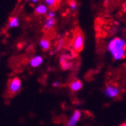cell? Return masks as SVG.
<instances>
[{
    "instance_id": "cell-1",
    "label": "cell",
    "mask_w": 126,
    "mask_h": 126,
    "mask_svg": "<svg viewBox=\"0 0 126 126\" xmlns=\"http://www.w3.org/2000/svg\"><path fill=\"white\" fill-rule=\"evenodd\" d=\"M108 49L115 60H121L126 55V41L119 38H115L108 44Z\"/></svg>"
},
{
    "instance_id": "cell-2",
    "label": "cell",
    "mask_w": 126,
    "mask_h": 126,
    "mask_svg": "<svg viewBox=\"0 0 126 126\" xmlns=\"http://www.w3.org/2000/svg\"><path fill=\"white\" fill-rule=\"evenodd\" d=\"M83 44H84V37L82 34V33L78 32L74 36L73 41V47L74 50H76L77 52L82 50L83 47Z\"/></svg>"
},
{
    "instance_id": "cell-3",
    "label": "cell",
    "mask_w": 126,
    "mask_h": 126,
    "mask_svg": "<svg viewBox=\"0 0 126 126\" xmlns=\"http://www.w3.org/2000/svg\"><path fill=\"white\" fill-rule=\"evenodd\" d=\"M21 80L16 77L12 79L11 81H10V83H9V91L12 94H15L16 93L19 91V90L21 89Z\"/></svg>"
},
{
    "instance_id": "cell-4",
    "label": "cell",
    "mask_w": 126,
    "mask_h": 126,
    "mask_svg": "<svg viewBox=\"0 0 126 126\" xmlns=\"http://www.w3.org/2000/svg\"><path fill=\"white\" fill-rule=\"evenodd\" d=\"M119 93V90L118 88L113 86H109L106 87L105 94L106 96L109 98H114L115 96Z\"/></svg>"
},
{
    "instance_id": "cell-5",
    "label": "cell",
    "mask_w": 126,
    "mask_h": 126,
    "mask_svg": "<svg viewBox=\"0 0 126 126\" xmlns=\"http://www.w3.org/2000/svg\"><path fill=\"white\" fill-rule=\"evenodd\" d=\"M80 116H81V112L78 110H76L75 112H73L71 118H70V120L67 122L66 126H75L76 124L77 123V122L79 121V119L80 118Z\"/></svg>"
},
{
    "instance_id": "cell-6",
    "label": "cell",
    "mask_w": 126,
    "mask_h": 126,
    "mask_svg": "<svg viewBox=\"0 0 126 126\" xmlns=\"http://www.w3.org/2000/svg\"><path fill=\"white\" fill-rule=\"evenodd\" d=\"M34 11H35V13L38 15H45L48 13V8L47 5L44 4H41V5H38V6H36Z\"/></svg>"
},
{
    "instance_id": "cell-7",
    "label": "cell",
    "mask_w": 126,
    "mask_h": 126,
    "mask_svg": "<svg viewBox=\"0 0 126 126\" xmlns=\"http://www.w3.org/2000/svg\"><path fill=\"white\" fill-rule=\"evenodd\" d=\"M42 62H43V58L41 56H36L31 60L30 64L33 67H37V66H40L42 63Z\"/></svg>"
},
{
    "instance_id": "cell-8",
    "label": "cell",
    "mask_w": 126,
    "mask_h": 126,
    "mask_svg": "<svg viewBox=\"0 0 126 126\" xmlns=\"http://www.w3.org/2000/svg\"><path fill=\"white\" fill-rule=\"evenodd\" d=\"M55 24V18H47L44 21V28L45 30H49L52 28Z\"/></svg>"
},
{
    "instance_id": "cell-9",
    "label": "cell",
    "mask_w": 126,
    "mask_h": 126,
    "mask_svg": "<svg viewBox=\"0 0 126 126\" xmlns=\"http://www.w3.org/2000/svg\"><path fill=\"white\" fill-rule=\"evenodd\" d=\"M19 19L18 17L15 16V17H12L10 18L9 21V27L11 28H17L19 26Z\"/></svg>"
},
{
    "instance_id": "cell-10",
    "label": "cell",
    "mask_w": 126,
    "mask_h": 126,
    "mask_svg": "<svg viewBox=\"0 0 126 126\" xmlns=\"http://www.w3.org/2000/svg\"><path fill=\"white\" fill-rule=\"evenodd\" d=\"M82 83L80 82L79 80H76V81H73V83H71L70 84V89L71 90L73 91H78L81 88H82Z\"/></svg>"
},
{
    "instance_id": "cell-11",
    "label": "cell",
    "mask_w": 126,
    "mask_h": 126,
    "mask_svg": "<svg viewBox=\"0 0 126 126\" xmlns=\"http://www.w3.org/2000/svg\"><path fill=\"white\" fill-rule=\"evenodd\" d=\"M40 46H41V47L43 50H47L50 47V41L47 39H46V38H42L40 41Z\"/></svg>"
},
{
    "instance_id": "cell-12",
    "label": "cell",
    "mask_w": 126,
    "mask_h": 126,
    "mask_svg": "<svg viewBox=\"0 0 126 126\" xmlns=\"http://www.w3.org/2000/svg\"><path fill=\"white\" fill-rule=\"evenodd\" d=\"M57 0H44V2H45L46 5L47 6H54L55 5V3L57 2Z\"/></svg>"
},
{
    "instance_id": "cell-13",
    "label": "cell",
    "mask_w": 126,
    "mask_h": 126,
    "mask_svg": "<svg viewBox=\"0 0 126 126\" xmlns=\"http://www.w3.org/2000/svg\"><path fill=\"white\" fill-rule=\"evenodd\" d=\"M70 9L72 11H76L77 8V2L75 1H71L70 2Z\"/></svg>"
},
{
    "instance_id": "cell-14",
    "label": "cell",
    "mask_w": 126,
    "mask_h": 126,
    "mask_svg": "<svg viewBox=\"0 0 126 126\" xmlns=\"http://www.w3.org/2000/svg\"><path fill=\"white\" fill-rule=\"evenodd\" d=\"M56 14L54 11H50L47 13V18H55Z\"/></svg>"
},
{
    "instance_id": "cell-15",
    "label": "cell",
    "mask_w": 126,
    "mask_h": 126,
    "mask_svg": "<svg viewBox=\"0 0 126 126\" xmlns=\"http://www.w3.org/2000/svg\"><path fill=\"white\" fill-rule=\"evenodd\" d=\"M28 1H30V2H32L33 3H36V2H38L39 0H28Z\"/></svg>"
},
{
    "instance_id": "cell-16",
    "label": "cell",
    "mask_w": 126,
    "mask_h": 126,
    "mask_svg": "<svg viewBox=\"0 0 126 126\" xmlns=\"http://www.w3.org/2000/svg\"><path fill=\"white\" fill-rule=\"evenodd\" d=\"M53 85H54V86L57 87V86H59V83H58V82H55Z\"/></svg>"
},
{
    "instance_id": "cell-17",
    "label": "cell",
    "mask_w": 126,
    "mask_h": 126,
    "mask_svg": "<svg viewBox=\"0 0 126 126\" xmlns=\"http://www.w3.org/2000/svg\"><path fill=\"white\" fill-rule=\"evenodd\" d=\"M121 126H126V122H125V123H124L123 125H122Z\"/></svg>"
}]
</instances>
